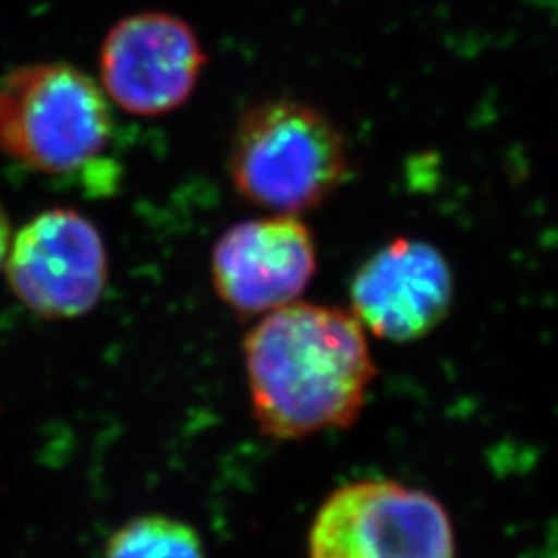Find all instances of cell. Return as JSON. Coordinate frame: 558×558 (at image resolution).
I'll use <instances>...</instances> for the list:
<instances>
[{
  "instance_id": "obj_1",
  "label": "cell",
  "mask_w": 558,
  "mask_h": 558,
  "mask_svg": "<svg viewBox=\"0 0 558 558\" xmlns=\"http://www.w3.org/2000/svg\"><path fill=\"white\" fill-rule=\"evenodd\" d=\"M253 416L269 439L350 428L377 364L352 311L292 302L263 315L242 343Z\"/></svg>"
},
{
  "instance_id": "obj_2",
  "label": "cell",
  "mask_w": 558,
  "mask_h": 558,
  "mask_svg": "<svg viewBox=\"0 0 558 558\" xmlns=\"http://www.w3.org/2000/svg\"><path fill=\"white\" fill-rule=\"evenodd\" d=\"M228 170L242 199L278 216H300L348 180L350 149L338 124L317 106L279 98L240 117Z\"/></svg>"
},
{
  "instance_id": "obj_3",
  "label": "cell",
  "mask_w": 558,
  "mask_h": 558,
  "mask_svg": "<svg viewBox=\"0 0 558 558\" xmlns=\"http://www.w3.org/2000/svg\"><path fill=\"white\" fill-rule=\"evenodd\" d=\"M112 140L100 83L69 62L25 64L0 80V154L41 174H71Z\"/></svg>"
},
{
  "instance_id": "obj_4",
  "label": "cell",
  "mask_w": 558,
  "mask_h": 558,
  "mask_svg": "<svg viewBox=\"0 0 558 558\" xmlns=\"http://www.w3.org/2000/svg\"><path fill=\"white\" fill-rule=\"evenodd\" d=\"M308 558H456V534L433 495L396 480H359L320 505Z\"/></svg>"
},
{
  "instance_id": "obj_5",
  "label": "cell",
  "mask_w": 558,
  "mask_h": 558,
  "mask_svg": "<svg viewBox=\"0 0 558 558\" xmlns=\"http://www.w3.org/2000/svg\"><path fill=\"white\" fill-rule=\"evenodd\" d=\"M15 296L41 319L92 313L108 286V251L100 230L66 207L46 209L11 240L4 260Z\"/></svg>"
},
{
  "instance_id": "obj_6",
  "label": "cell",
  "mask_w": 558,
  "mask_h": 558,
  "mask_svg": "<svg viewBox=\"0 0 558 558\" xmlns=\"http://www.w3.org/2000/svg\"><path fill=\"white\" fill-rule=\"evenodd\" d=\"M205 52L186 21L147 11L119 21L100 52L106 98L133 117H161L191 98Z\"/></svg>"
},
{
  "instance_id": "obj_7",
  "label": "cell",
  "mask_w": 558,
  "mask_h": 558,
  "mask_svg": "<svg viewBox=\"0 0 558 558\" xmlns=\"http://www.w3.org/2000/svg\"><path fill=\"white\" fill-rule=\"evenodd\" d=\"M317 274L313 232L299 216L234 223L211 251V281L240 317H263L299 302Z\"/></svg>"
},
{
  "instance_id": "obj_8",
  "label": "cell",
  "mask_w": 558,
  "mask_h": 558,
  "mask_svg": "<svg viewBox=\"0 0 558 558\" xmlns=\"http://www.w3.org/2000/svg\"><path fill=\"white\" fill-rule=\"evenodd\" d=\"M350 311L373 336L408 343L433 333L453 302V274L437 246L396 239L364 260L350 286Z\"/></svg>"
},
{
  "instance_id": "obj_9",
  "label": "cell",
  "mask_w": 558,
  "mask_h": 558,
  "mask_svg": "<svg viewBox=\"0 0 558 558\" xmlns=\"http://www.w3.org/2000/svg\"><path fill=\"white\" fill-rule=\"evenodd\" d=\"M104 558H207L199 532L177 518L149 513L129 519L108 538Z\"/></svg>"
},
{
  "instance_id": "obj_10",
  "label": "cell",
  "mask_w": 558,
  "mask_h": 558,
  "mask_svg": "<svg viewBox=\"0 0 558 558\" xmlns=\"http://www.w3.org/2000/svg\"><path fill=\"white\" fill-rule=\"evenodd\" d=\"M11 240H13V228H11V220L0 203V267L4 265L9 248H11Z\"/></svg>"
}]
</instances>
